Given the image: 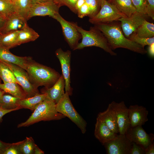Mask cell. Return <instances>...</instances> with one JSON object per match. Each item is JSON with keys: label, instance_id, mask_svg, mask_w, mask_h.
<instances>
[{"label": "cell", "instance_id": "6da1fadb", "mask_svg": "<svg viewBox=\"0 0 154 154\" xmlns=\"http://www.w3.org/2000/svg\"><path fill=\"white\" fill-rule=\"evenodd\" d=\"M95 26L104 35L112 50L123 48L143 54L147 53L144 47L125 36L120 25L110 23L97 24Z\"/></svg>", "mask_w": 154, "mask_h": 154}, {"label": "cell", "instance_id": "7a4b0ae2", "mask_svg": "<svg viewBox=\"0 0 154 154\" xmlns=\"http://www.w3.org/2000/svg\"><path fill=\"white\" fill-rule=\"evenodd\" d=\"M25 70L31 82L37 88L41 86L51 87L61 75L54 69L36 62L31 57Z\"/></svg>", "mask_w": 154, "mask_h": 154}, {"label": "cell", "instance_id": "3957f363", "mask_svg": "<svg viewBox=\"0 0 154 154\" xmlns=\"http://www.w3.org/2000/svg\"><path fill=\"white\" fill-rule=\"evenodd\" d=\"M56 104L47 96L37 106L28 119L19 124L17 127L28 126L41 121L58 120L65 118L64 115L57 111Z\"/></svg>", "mask_w": 154, "mask_h": 154}, {"label": "cell", "instance_id": "277c9868", "mask_svg": "<svg viewBox=\"0 0 154 154\" xmlns=\"http://www.w3.org/2000/svg\"><path fill=\"white\" fill-rule=\"evenodd\" d=\"M77 28L81 35L82 40L80 43H78L74 50L94 46L102 49L112 56L117 55L110 47L104 35L96 26L91 27L89 31L83 29L78 25Z\"/></svg>", "mask_w": 154, "mask_h": 154}, {"label": "cell", "instance_id": "5b68a950", "mask_svg": "<svg viewBox=\"0 0 154 154\" xmlns=\"http://www.w3.org/2000/svg\"><path fill=\"white\" fill-rule=\"evenodd\" d=\"M69 95L65 92L64 96L56 104L57 111L68 118L75 124L84 134L86 131L87 123L76 111L69 98Z\"/></svg>", "mask_w": 154, "mask_h": 154}, {"label": "cell", "instance_id": "8992f818", "mask_svg": "<svg viewBox=\"0 0 154 154\" xmlns=\"http://www.w3.org/2000/svg\"><path fill=\"white\" fill-rule=\"evenodd\" d=\"M127 17L113 4L106 0H102L100 9L94 17L90 18L89 21L94 25L112 23Z\"/></svg>", "mask_w": 154, "mask_h": 154}, {"label": "cell", "instance_id": "52a82bcc", "mask_svg": "<svg viewBox=\"0 0 154 154\" xmlns=\"http://www.w3.org/2000/svg\"><path fill=\"white\" fill-rule=\"evenodd\" d=\"M53 18L60 23L66 41L70 47L74 50L81 37V35L77 28V24L66 20L60 15L59 12L55 15Z\"/></svg>", "mask_w": 154, "mask_h": 154}, {"label": "cell", "instance_id": "ba28073f", "mask_svg": "<svg viewBox=\"0 0 154 154\" xmlns=\"http://www.w3.org/2000/svg\"><path fill=\"white\" fill-rule=\"evenodd\" d=\"M5 62L12 71L19 85L25 93L27 98L33 96L39 93L38 88L31 82L25 69L14 64Z\"/></svg>", "mask_w": 154, "mask_h": 154}, {"label": "cell", "instance_id": "9c48e42d", "mask_svg": "<svg viewBox=\"0 0 154 154\" xmlns=\"http://www.w3.org/2000/svg\"><path fill=\"white\" fill-rule=\"evenodd\" d=\"M60 7L52 1L32 3L27 14V20L36 16H49L53 18L59 12Z\"/></svg>", "mask_w": 154, "mask_h": 154}, {"label": "cell", "instance_id": "30bf717a", "mask_svg": "<svg viewBox=\"0 0 154 154\" xmlns=\"http://www.w3.org/2000/svg\"><path fill=\"white\" fill-rule=\"evenodd\" d=\"M55 53L61 64L62 75L65 81L66 92L69 96H71L72 92V89L70 86L71 52L69 50L64 51L60 48L56 50Z\"/></svg>", "mask_w": 154, "mask_h": 154}, {"label": "cell", "instance_id": "8fae6325", "mask_svg": "<svg viewBox=\"0 0 154 154\" xmlns=\"http://www.w3.org/2000/svg\"><path fill=\"white\" fill-rule=\"evenodd\" d=\"M132 145V142L125 134H119L104 145L108 154H130Z\"/></svg>", "mask_w": 154, "mask_h": 154}, {"label": "cell", "instance_id": "7c38bea8", "mask_svg": "<svg viewBox=\"0 0 154 154\" xmlns=\"http://www.w3.org/2000/svg\"><path fill=\"white\" fill-rule=\"evenodd\" d=\"M125 135L131 142L139 145L145 150L153 142L154 134H147L142 126L130 127Z\"/></svg>", "mask_w": 154, "mask_h": 154}, {"label": "cell", "instance_id": "4fadbf2b", "mask_svg": "<svg viewBox=\"0 0 154 154\" xmlns=\"http://www.w3.org/2000/svg\"><path fill=\"white\" fill-rule=\"evenodd\" d=\"M145 15L136 12L129 17H125L119 19L121 22L120 26L125 36L128 38L146 20Z\"/></svg>", "mask_w": 154, "mask_h": 154}, {"label": "cell", "instance_id": "5bb4252c", "mask_svg": "<svg viewBox=\"0 0 154 154\" xmlns=\"http://www.w3.org/2000/svg\"><path fill=\"white\" fill-rule=\"evenodd\" d=\"M110 104L116 114L119 134L125 135L130 127L128 108L124 101L117 103L113 101Z\"/></svg>", "mask_w": 154, "mask_h": 154}, {"label": "cell", "instance_id": "9a60e30c", "mask_svg": "<svg viewBox=\"0 0 154 154\" xmlns=\"http://www.w3.org/2000/svg\"><path fill=\"white\" fill-rule=\"evenodd\" d=\"M128 108L130 127L142 126L148 121L149 112L145 107L135 105H130Z\"/></svg>", "mask_w": 154, "mask_h": 154}, {"label": "cell", "instance_id": "2e32d148", "mask_svg": "<svg viewBox=\"0 0 154 154\" xmlns=\"http://www.w3.org/2000/svg\"><path fill=\"white\" fill-rule=\"evenodd\" d=\"M95 137L103 145L114 139L117 134L112 131L102 120L97 117L94 132Z\"/></svg>", "mask_w": 154, "mask_h": 154}, {"label": "cell", "instance_id": "e0dca14e", "mask_svg": "<svg viewBox=\"0 0 154 154\" xmlns=\"http://www.w3.org/2000/svg\"><path fill=\"white\" fill-rule=\"evenodd\" d=\"M65 81L62 75L61 76L51 87L43 89L42 93H46L47 97L57 104L64 95Z\"/></svg>", "mask_w": 154, "mask_h": 154}, {"label": "cell", "instance_id": "ac0fdd59", "mask_svg": "<svg viewBox=\"0 0 154 154\" xmlns=\"http://www.w3.org/2000/svg\"><path fill=\"white\" fill-rule=\"evenodd\" d=\"M9 49L0 45V60L17 65L25 70L30 56H19L12 53Z\"/></svg>", "mask_w": 154, "mask_h": 154}, {"label": "cell", "instance_id": "d6986e66", "mask_svg": "<svg viewBox=\"0 0 154 154\" xmlns=\"http://www.w3.org/2000/svg\"><path fill=\"white\" fill-rule=\"evenodd\" d=\"M27 24L26 19L15 12L6 19L5 24L1 34L20 30Z\"/></svg>", "mask_w": 154, "mask_h": 154}, {"label": "cell", "instance_id": "ffe728a7", "mask_svg": "<svg viewBox=\"0 0 154 154\" xmlns=\"http://www.w3.org/2000/svg\"><path fill=\"white\" fill-rule=\"evenodd\" d=\"M97 117L103 121L113 132L117 134L119 133L116 114L110 104L107 109L103 112H100Z\"/></svg>", "mask_w": 154, "mask_h": 154}, {"label": "cell", "instance_id": "44dd1931", "mask_svg": "<svg viewBox=\"0 0 154 154\" xmlns=\"http://www.w3.org/2000/svg\"><path fill=\"white\" fill-rule=\"evenodd\" d=\"M47 96V94L46 93H38L33 96L19 100L18 105L22 108L28 109L34 111L37 106L46 98Z\"/></svg>", "mask_w": 154, "mask_h": 154}, {"label": "cell", "instance_id": "7402d4cb", "mask_svg": "<svg viewBox=\"0 0 154 154\" xmlns=\"http://www.w3.org/2000/svg\"><path fill=\"white\" fill-rule=\"evenodd\" d=\"M0 88L5 93L9 94L20 99L27 98L22 87L17 83L3 82V83L0 84Z\"/></svg>", "mask_w": 154, "mask_h": 154}, {"label": "cell", "instance_id": "603a6c76", "mask_svg": "<svg viewBox=\"0 0 154 154\" xmlns=\"http://www.w3.org/2000/svg\"><path fill=\"white\" fill-rule=\"evenodd\" d=\"M39 37V35L27 24L21 30L19 33L17 39V45L35 40Z\"/></svg>", "mask_w": 154, "mask_h": 154}, {"label": "cell", "instance_id": "cb8c5ba5", "mask_svg": "<svg viewBox=\"0 0 154 154\" xmlns=\"http://www.w3.org/2000/svg\"><path fill=\"white\" fill-rule=\"evenodd\" d=\"M20 31L1 34L0 45L9 49L18 46L17 39Z\"/></svg>", "mask_w": 154, "mask_h": 154}, {"label": "cell", "instance_id": "d4e9b609", "mask_svg": "<svg viewBox=\"0 0 154 154\" xmlns=\"http://www.w3.org/2000/svg\"><path fill=\"white\" fill-rule=\"evenodd\" d=\"M109 2L127 17L130 16L137 11L131 0H110Z\"/></svg>", "mask_w": 154, "mask_h": 154}, {"label": "cell", "instance_id": "484cf974", "mask_svg": "<svg viewBox=\"0 0 154 154\" xmlns=\"http://www.w3.org/2000/svg\"><path fill=\"white\" fill-rule=\"evenodd\" d=\"M138 37L148 38L154 37V24L145 20L134 32Z\"/></svg>", "mask_w": 154, "mask_h": 154}, {"label": "cell", "instance_id": "4316f807", "mask_svg": "<svg viewBox=\"0 0 154 154\" xmlns=\"http://www.w3.org/2000/svg\"><path fill=\"white\" fill-rule=\"evenodd\" d=\"M20 99L9 94H4L0 97V104L1 108L5 110H11L20 107L18 102Z\"/></svg>", "mask_w": 154, "mask_h": 154}, {"label": "cell", "instance_id": "83f0119b", "mask_svg": "<svg viewBox=\"0 0 154 154\" xmlns=\"http://www.w3.org/2000/svg\"><path fill=\"white\" fill-rule=\"evenodd\" d=\"M12 2L15 12L26 19L27 14L33 3L32 0H13Z\"/></svg>", "mask_w": 154, "mask_h": 154}, {"label": "cell", "instance_id": "f1b7e54d", "mask_svg": "<svg viewBox=\"0 0 154 154\" xmlns=\"http://www.w3.org/2000/svg\"><path fill=\"white\" fill-rule=\"evenodd\" d=\"M0 79L3 82H13L19 84L7 64L5 62L1 60H0Z\"/></svg>", "mask_w": 154, "mask_h": 154}, {"label": "cell", "instance_id": "f546056e", "mask_svg": "<svg viewBox=\"0 0 154 154\" xmlns=\"http://www.w3.org/2000/svg\"><path fill=\"white\" fill-rule=\"evenodd\" d=\"M15 12L12 2L7 0H0V17L6 19Z\"/></svg>", "mask_w": 154, "mask_h": 154}, {"label": "cell", "instance_id": "4dcf8cb0", "mask_svg": "<svg viewBox=\"0 0 154 154\" xmlns=\"http://www.w3.org/2000/svg\"><path fill=\"white\" fill-rule=\"evenodd\" d=\"M35 144L32 137H26L25 139L20 141L19 145L22 154H34Z\"/></svg>", "mask_w": 154, "mask_h": 154}, {"label": "cell", "instance_id": "1f68e13d", "mask_svg": "<svg viewBox=\"0 0 154 154\" xmlns=\"http://www.w3.org/2000/svg\"><path fill=\"white\" fill-rule=\"evenodd\" d=\"M128 38L144 48L146 45L149 46L154 43V37L148 38H141L137 36L134 33L132 34Z\"/></svg>", "mask_w": 154, "mask_h": 154}, {"label": "cell", "instance_id": "d6a6232c", "mask_svg": "<svg viewBox=\"0 0 154 154\" xmlns=\"http://www.w3.org/2000/svg\"><path fill=\"white\" fill-rule=\"evenodd\" d=\"M102 0H85V3L90 10V18L95 16L99 11Z\"/></svg>", "mask_w": 154, "mask_h": 154}, {"label": "cell", "instance_id": "836d02e7", "mask_svg": "<svg viewBox=\"0 0 154 154\" xmlns=\"http://www.w3.org/2000/svg\"><path fill=\"white\" fill-rule=\"evenodd\" d=\"M131 1L137 12L147 15L148 7L147 0H131Z\"/></svg>", "mask_w": 154, "mask_h": 154}, {"label": "cell", "instance_id": "e575fe53", "mask_svg": "<svg viewBox=\"0 0 154 154\" xmlns=\"http://www.w3.org/2000/svg\"><path fill=\"white\" fill-rule=\"evenodd\" d=\"M78 0H55V3L60 7L65 5L75 13H76L75 5Z\"/></svg>", "mask_w": 154, "mask_h": 154}, {"label": "cell", "instance_id": "d590c367", "mask_svg": "<svg viewBox=\"0 0 154 154\" xmlns=\"http://www.w3.org/2000/svg\"><path fill=\"white\" fill-rule=\"evenodd\" d=\"M20 141L12 143L11 145L5 150L3 154H21L19 145Z\"/></svg>", "mask_w": 154, "mask_h": 154}, {"label": "cell", "instance_id": "8d00e7d4", "mask_svg": "<svg viewBox=\"0 0 154 154\" xmlns=\"http://www.w3.org/2000/svg\"><path fill=\"white\" fill-rule=\"evenodd\" d=\"M77 13L78 17L80 18H82L86 16L89 17L90 11L88 6L85 3L77 11Z\"/></svg>", "mask_w": 154, "mask_h": 154}, {"label": "cell", "instance_id": "74e56055", "mask_svg": "<svg viewBox=\"0 0 154 154\" xmlns=\"http://www.w3.org/2000/svg\"><path fill=\"white\" fill-rule=\"evenodd\" d=\"M132 142L130 154H145V150L135 143Z\"/></svg>", "mask_w": 154, "mask_h": 154}, {"label": "cell", "instance_id": "f35d334b", "mask_svg": "<svg viewBox=\"0 0 154 154\" xmlns=\"http://www.w3.org/2000/svg\"><path fill=\"white\" fill-rule=\"evenodd\" d=\"M148 7L147 11V15L154 19V0H147Z\"/></svg>", "mask_w": 154, "mask_h": 154}, {"label": "cell", "instance_id": "ab89813d", "mask_svg": "<svg viewBox=\"0 0 154 154\" xmlns=\"http://www.w3.org/2000/svg\"><path fill=\"white\" fill-rule=\"evenodd\" d=\"M22 109L21 107H19L16 108L11 110H5L3 109H0V124L2 121L3 117L7 114L12 111Z\"/></svg>", "mask_w": 154, "mask_h": 154}, {"label": "cell", "instance_id": "60d3db41", "mask_svg": "<svg viewBox=\"0 0 154 154\" xmlns=\"http://www.w3.org/2000/svg\"><path fill=\"white\" fill-rule=\"evenodd\" d=\"M11 144V143H6L0 140V154H3L6 149Z\"/></svg>", "mask_w": 154, "mask_h": 154}, {"label": "cell", "instance_id": "b9f144b4", "mask_svg": "<svg viewBox=\"0 0 154 154\" xmlns=\"http://www.w3.org/2000/svg\"><path fill=\"white\" fill-rule=\"evenodd\" d=\"M154 154V143L153 142L145 150V154Z\"/></svg>", "mask_w": 154, "mask_h": 154}, {"label": "cell", "instance_id": "7bdbcfd3", "mask_svg": "<svg viewBox=\"0 0 154 154\" xmlns=\"http://www.w3.org/2000/svg\"><path fill=\"white\" fill-rule=\"evenodd\" d=\"M85 0H78L77 1L75 5V10L77 13V11L85 3Z\"/></svg>", "mask_w": 154, "mask_h": 154}, {"label": "cell", "instance_id": "ee69618b", "mask_svg": "<svg viewBox=\"0 0 154 154\" xmlns=\"http://www.w3.org/2000/svg\"><path fill=\"white\" fill-rule=\"evenodd\" d=\"M6 20V19L3 17H0V34H1L4 27Z\"/></svg>", "mask_w": 154, "mask_h": 154}, {"label": "cell", "instance_id": "f6af8a7d", "mask_svg": "<svg viewBox=\"0 0 154 154\" xmlns=\"http://www.w3.org/2000/svg\"><path fill=\"white\" fill-rule=\"evenodd\" d=\"M34 154H44V151L40 149L38 146L35 144L34 150Z\"/></svg>", "mask_w": 154, "mask_h": 154}, {"label": "cell", "instance_id": "bcb514c9", "mask_svg": "<svg viewBox=\"0 0 154 154\" xmlns=\"http://www.w3.org/2000/svg\"><path fill=\"white\" fill-rule=\"evenodd\" d=\"M149 46L148 48L149 53L151 56H153L154 55V43Z\"/></svg>", "mask_w": 154, "mask_h": 154}, {"label": "cell", "instance_id": "7dc6e473", "mask_svg": "<svg viewBox=\"0 0 154 154\" xmlns=\"http://www.w3.org/2000/svg\"><path fill=\"white\" fill-rule=\"evenodd\" d=\"M48 0H32V3H36L43 2L46 1Z\"/></svg>", "mask_w": 154, "mask_h": 154}, {"label": "cell", "instance_id": "c3c4849f", "mask_svg": "<svg viewBox=\"0 0 154 154\" xmlns=\"http://www.w3.org/2000/svg\"><path fill=\"white\" fill-rule=\"evenodd\" d=\"M1 83V80L0 79V84ZM5 93L0 88V97Z\"/></svg>", "mask_w": 154, "mask_h": 154}, {"label": "cell", "instance_id": "681fc988", "mask_svg": "<svg viewBox=\"0 0 154 154\" xmlns=\"http://www.w3.org/2000/svg\"><path fill=\"white\" fill-rule=\"evenodd\" d=\"M48 0L50 1H54V2L55 3V0Z\"/></svg>", "mask_w": 154, "mask_h": 154}, {"label": "cell", "instance_id": "f907efd6", "mask_svg": "<svg viewBox=\"0 0 154 154\" xmlns=\"http://www.w3.org/2000/svg\"><path fill=\"white\" fill-rule=\"evenodd\" d=\"M8 0V1H11V2H12L13 1V0Z\"/></svg>", "mask_w": 154, "mask_h": 154}, {"label": "cell", "instance_id": "816d5d0a", "mask_svg": "<svg viewBox=\"0 0 154 154\" xmlns=\"http://www.w3.org/2000/svg\"><path fill=\"white\" fill-rule=\"evenodd\" d=\"M2 109V108H1V105H0V109Z\"/></svg>", "mask_w": 154, "mask_h": 154}, {"label": "cell", "instance_id": "f5cc1de1", "mask_svg": "<svg viewBox=\"0 0 154 154\" xmlns=\"http://www.w3.org/2000/svg\"><path fill=\"white\" fill-rule=\"evenodd\" d=\"M106 0L108 1H110V0Z\"/></svg>", "mask_w": 154, "mask_h": 154}, {"label": "cell", "instance_id": "db71d44e", "mask_svg": "<svg viewBox=\"0 0 154 154\" xmlns=\"http://www.w3.org/2000/svg\"></svg>", "mask_w": 154, "mask_h": 154}]
</instances>
